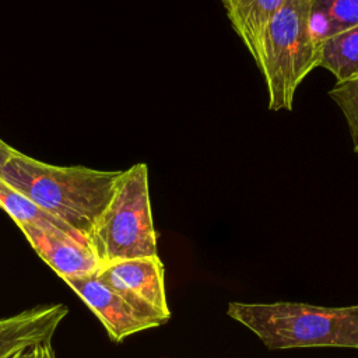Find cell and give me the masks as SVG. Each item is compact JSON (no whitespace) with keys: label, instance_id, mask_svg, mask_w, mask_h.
Returning <instances> with one entry per match:
<instances>
[{"label":"cell","instance_id":"cell-14","mask_svg":"<svg viewBox=\"0 0 358 358\" xmlns=\"http://www.w3.org/2000/svg\"><path fill=\"white\" fill-rule=\"evenodd\" d=\"M15 151V148H13L10 144L0 138V169L7 164V161L14 155Z\"/></svg>","mask_w":358,"mask_h":358},{"label":"cell","instance_id":"cell-7","mask_svg":"<svg viewBox=\"0 0 358 358\" xmlns=\"http://www.w3.org/2000/svg\"><path fill=\"white\" fill-rule=\"evenodd\" d=\"M38 256L64 281L69 277L94 274L101 263L87 241L62 231H49L35 225L18 227Z\"/></svg>","mask_w":358,"mask_h":358},{"label":"cell","instance_id":"cell-1","mask_svg":"<svg viewBox=\"0 0 358 358\" xmlns=\"http://www.w3.org/2000/svg\"><path fill=\"white\" fill-rule=\"evenodd\" d=\"M122 172L57 166L15 151L0 169V179L87 239L109 204Z\"/></svg>","mask_w":358,"mask_h":358},{"label":"cell","instance_id":"cell-10","mask_svg":"<svg viewBox=\"0 0 358 358\" xmlns=\"http://www.w3.org/2000/svg\"><path fill=\"white\" fill-rule=\"evenodd\" d=\"M337 83L358 78V25L319 41V64Z\"/></svg>","mask_w":358,"mask_h":358},{"label":"cell","instance_id":"cell-12","mask_svg":"<svg viewBox=\"0 0 358 358\" xmlns=\"http://www.w3.org/2000/svg\"><path fill=\"white\" fill-rule=\"evenodd\" d=\"M310 4L317 41L358 25V0H310Z\"/></svg>","mask_w":358,"mask_h":358},{"label":"cell","instance_id":"cell-8","mask_svg":"<svg viewBox=\"0 0 358 358\" xmlns=\"http://www.w3.org/2000/svg\"><path fill=\"white\" fill-rule=\"evenodd\" d=\"M69 313L63 303L39 305L0 319V358L32 348L52 338Z\"/></svg>","mask_w":358,"mask_h":358},{"label":"cell","instance_id":"cell-13","mask_svg":"<svg viewBox=\"0 0 358 358\" xmlns=\"http://www.w3.org/2000/svg\"><path fill=\"white\" fill-rule=\"evenodd\" d=\"M330 98L341 110L352 143V151L358 155V78L336 83L329 91Z\"/></svg>","mask_w":358,"mask_h":358},{"label":"cell","instance_id":"cell-9","mask_svg":"<svg viewBox=\"0 0 358 358\" xmlns=\"http://www.w3.org/2000/svg\"><path fill=\"white\" fill-rule=\"evenodd\" d=\"M285 0H221L227 18L252 55L259 39Z\"/></svg>","mask_w":358,"mask_h":358},{"label":"cell","instance_id":"cell-15","mask_svg":"<svg viewBox=\"0 0 358 358\" xmlns=\"http://www.w3.org/2000/svg\"><path fill=\"white\" fill-rule=\"evenodd\" d=\"M7 358H39V345L32 347V348H27V350H21Z\"/></svg>","mask_w":358,"mask_h":358},{"label":"cell","instance_id":"cell-16","mask_svg":"<svg viewBox=\"0 0 358 358\" xmlns=\"http://www.w3.org/2000/svg\"><path fill=\"white\" fill-rule=\"evenodd\" d=\"M39 358H56V354L52 348V343H45L39 345Z\"/></svg>","mask_w":358,"mask_h":358},{"label":"cell","instance_id":"cell-5","mask_svg":"<svg viewBox=\"0 0 358 358\" xmlns=\"http://www.w3.org/2000/svg\"><path fill=\"white\" fill-rule=\"evenodd\" d=\"M96 274L136 309L159 324L171 317L165 294L164 264L158 255L113 262L101 266Z\"/></svg>","mask_w":358,"mask_h":358},{"label":"cell","instance_id":"cell-3","mask_svg":"<svg viewBox=\"0 0 358 358\" xmlns=\"http://www.w3.org/2000/svg\"><path fill=\"white\" fill-rule=\"evenodd\" d=\"M250 56L264 78L268 109L291 110L299 84L319 64L310 0H285Z\"/></svg>","mask_w":358,"mask_h":358},{"label":"cell","instance_id":"cell-6","mask_svg":"<svg viewBox=\"0 0 358 358\" xmlns=\"http://www.w3.org/2000/svg\"><path fill=\"white\" fill-rule=\"evenodd\" d=\"M64 282L94 312L113 341H122L134 333L161 326L105 284L96 273L69 277Z\"/></svg>","mask_w":358,"mask_h":358},{"label":"cell","instance_id":"cell-2","mask_svg":"<svg viewBox=\"0 0 358 358\" xmlns=\"http://www.w3.org/2000/svg\"><path fill=\"white\" fill-rule=\"evenodd\" d=\"M227 313L252 330L268 350L358 348V305L324 308L302 302H231Z\"/></svg>","mask_w":358,"mask_h":358},{"label":"cell","instance_id":"cell-4","mask_svg":"<svg viewBox=\"0 0 358 358\" xmlns=\"http://www.w3.org/2000/svg\"><path fill=\"white\" fill-rule=\"evenodd\" d=\"M101 266L157 256V232L152 221L148 166L134 164L123 171L116 190L87 238Z\"/></svg>","mask_w":358,"mask_h":358},{"label":"cell","instance_id":"cell-11","mask_svg":"<svg viewBox=\"0 0 358 358\" xmlns=\"http://www.w3.org/2000/svg\"><path fill=\"white\" fill-rule=\"evenodd\" d=\"M0 208L4 210L18 227L22 224L35 225L49 231H62L74 238L87 241L85 238L74 232L70 227L52 217L46 211L41 210L35 203H32L22 193L7 185L3 179H0Z\"/></svg>","mask_w":358,"mask_h":358}]
</instances>
